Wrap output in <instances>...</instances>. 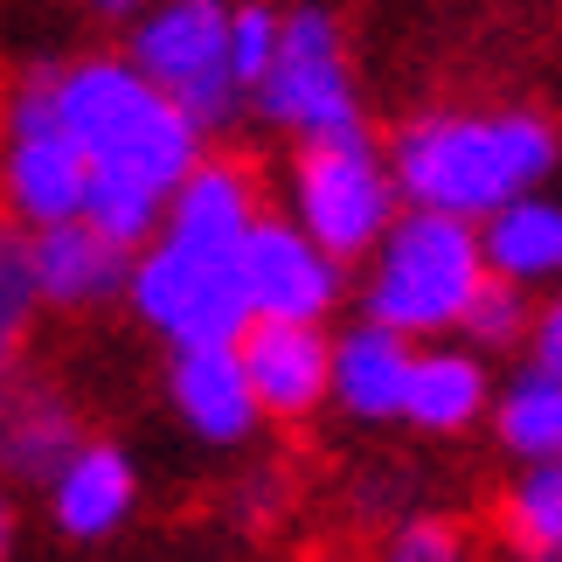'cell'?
I'll return each mask as SVG.
<instances>
[{"instance_id": "obj_6", "label": "cell", "mask_w": 562, "mask_h": 562, "mask_svg": "<svg viewBox=\"0 0 562 562\" xmlns=\"http://www.w3.org/2000/svg\"><path fill=\"white\" fill-rule=\"evenodd\" d=\"M285 215L313 236L319 250H334L340 265H361L382 229L403 215L396 175H389V146H375L369 133L348 139H313L292 160V188H285Z\"/></svg>"}, {"instance_id": "obj_15", "label": "cell", "mask_w": 562, "mask_h": 562, "mask_svg": "<svg viewBox=\"0 0 562 562\" xmlns=\"http://www.w3.org/2000/svg\"><path fill=\"white\" fill-rule=\"evenodd\" d=\"M257 215H265V181H257V167L236 160V154H202L188 167V181L167 194L160 236L194 244V250H215V257H236V244L250 236Z\"/></svg>"}, {"instance_id": "obj_3", "label": "cell", "mask_w": 562, "mask_h": 562, "mask_svg": "<svg viewBox=\"0 0 562 562\" xmlns=\"http://www.w3.org/2000/svg\"><path fill=\"white\" fill-rule=\"evenodd\" d=\"M480 278H486L480 223L445 209H403L382 229V244L361 257V313L409 340H438L459 334V313L472 306Z\"/></svg>"}, {"instance_id": "obj_1", "label": "cell", "mask_w": 562, "mask_h": 562, "mask_svg": "<svg viewBox=\"0 0 562 562\" xmlns=\"http://www.w3.org/2000/svg\"><path fill=\"white\" fill-rule=\"evenodd\" d=\"M562 167V125L535 104H430L389 133V175L403 209H445L486 223L514 194L549 188Z\"/></svg>"}, {"instance_id": "obj_12", "label": "cell", "mask_w": 562, "mask_h": 562, "mask_svg": "<svg viewBox=\"0 0 562 562\" xmlns=\"http://www.w3.org/2000/svg\"><path fill=\"white\" fill-rule=\"evenodd\" d=\"M160 389H167V409L181 417V430L202 438L209 451H244L257 438V424H265L236 348H167Z\"/></svg>"}, {"instance_id": "obj_27", "label": "cell", "mask_w": 562, "mask_h": 562, "mask_svg": "<svg viewBox=\"0 0 562 562\" xmlns=\"http://www.w3.org/2000/svg\"><path fill=\"white\" fill-rule=\"evenodd\" d=\"M21 486H8L0 480V562H14V549H21V501H14Z\"/></svg>"}, {"instance_id": "obj_16", "label": "cell", "mask_w": 562, "mask_h": 562, "mask_svg": "<svg viewBox=\"0 0 562 562\" xmlns=\"http://www.w3.org/2000/svg\"><path fill=\"white\" fill-rule=\"evenodd\" d=\"M409 361L417 340L382 327V319H348L334 334V409L355 424H403V396H409Z\"/></svg>"}, {"instance_id": "obj_21", "label": "cell", "mask_w": 562, "mask_h": 562, "mask_svg": "<svg viewBox=\"0 0 562 562\" xmlns=\"http://www.w3.org/2000/svg\"><path fill=\"white\" fill-rule=\"evenodd\" d=\"M83 223H98L112 244L146 250L167 223V188L133 175V167H91V188H83Z\"/></svg>"}, {"instance_id": "obj_17", "label": "cell", "mask_w": 562, "mask_h": 562, "mask_svg": "<svg viewBox=\"0 0 562 562\" xmlns=\"http://www.w3.org/2000/svg\"><path fill=\"white\" fill-rule=\"evenodd\" d=\"M493 389H501V382H493L480 348H465V340H417L403 424L424 430V438H459V430L486 424Z\"/></svg>"}, {"instance_id": "obj_2", "label": "cell", "mask_w": 562, "mask_h": 562, "mask_svg": "<svg viewBox=\"0 0 562 562\" xmlns=\"http://www.w3.org/2000/svg\"><path fill=\"white\" fill-rule=\"evenodd\" d=\"M56 112L91 167H133L175 194L188 167L209 154V125L188 119L125 49L56 63Z\"/></svg>"}, {"instance_id": "obj_29", "label": "cell", "mask_w": 562, "mask_h": 562, "mask_svg": "<svg viewBox=\"0 0 562 562\" xmlns=\"http://www.w3.org/2000/svg\"><path fill=\"white\" fill-rule=\"evenodd\" d=\"M146 8H154V0H83V14H98V21H119V29H125V21H139Z\"/></svg>"}, {"instance_id": "obj_24", "label": "cell", "mask_w": 562, "mask_h": 562, "mask_svg": "<svg viewBox=\"0 0 562 562\" xmlns=\"http://www.w3.org/2000/svg\"><path fill=\"white\" fill-rule=\"evenodd\" d=\"M278 35H285V8L271 0H229V63H236V83L257 91L278 56Z\"/></svg>"}, {"instance_id": "obj_19", "label": "cell", "mask_w": 562, "mask_h": 562, "mask_svg": "<svg viewBox=\"0 0 562 562\" xmlns=\"http://www.w3.org/2000/svg\"><path fill=\"white\" fill-rule=\"evenodd\" d=\"M486 430H493V445H501V459H514V465L562 459V382L542 375V369H514L493 389Z\"/></svg>"}, {"instance_id": "obj_20", "label": "cell", "mask_w": 562, "mask_h": 562, "mask_svg": "<svg viewBox=\"0 0 562 562\" xmlns=\"http://www.w3.org/2000/svg\"><path fill=\"white\" fill-rule=\"evenodd\" d=\"M493 528L521 562H562V459L514 465L493 501Z\"/></svg>"}, {"instance_id": "obj_13", "label": "cell", "mask_w": 562, "mask_h": 562, "mask_svg": "<svg viewBox=\"0 0 562 562\" xmlns=\"http://www.w3.org/2000/svg\"><path fill=\"white\" fill-rule=\"evenodd\" d=\"M42 501L63 542H112L139 514V459L119 438H83L42 486Z\"/></svg>"}, {"instance_id": "obj_22", "label": "cell", "mask_w": 562, "mask_h": 562, "mask_svg": "<svg viewBox=\"0 0 562 562\" xmlns=\"http://www.w3.org/2000/svg\"><path fill=\"white\" fill-rule=\"evenodd\" d=\"M35 313H42V292H35V265H29V229L0 223V382L14 369H29Z\"/></svg>"}, {"instance_id": "obj_9", "label": "cell", "mask_w": 562, "mask_h": 562, "mask_svg": "<svg viewBox=\"0 0 562 562\" xmlns=\"http://www.w3.org/2000/svg\"><path fill=\"white\" fill-rule=\"evenodd\" d=\"M236 278L257 319H313L327 327L348 299V265L334 250H319L292 215H257L250 236L236 244Z\"/></svg>"}, {"instance_id": "obj_11", "label": "cell", "mask_w": 562, "mask_h": 562, "mask_svg": "<svg viewBox=\"0 0 562 562\" xmlns=\"http://www.w3.org/2000/svg\"><path fill=\"white\" fill-rule=\"evenodd\" d=\"M91 438L77 396L42 369H14L0 382V480L8 486H49L56 465Z\"/></svg>"}, {"instance_id": "obj_10", "label": "cell", "mask_w": 562, "mask_h": 562, "mask_svg": "<svg viewBox=\"0 0 562 562\" xmlns=\"http://www.w3.org/2000/svg\"><path fill=\"white\" fill-rule=\"evenodd\" d=\"M265 424H306L334 403V327L313 319H250L236 340Z\"/></svg>"}, {"instance_id": "obj_18", "label": "cell", "mask_w": 562, "mask_h": 562, "mask_svg": "<svg viewBox=\"0 0 562 562\" xmlns=\"http://www.w3.org/2000/svg\"><path fill=\"white\" fill-rule=\"evenodd\" d=\"M480 244H486L493 278H514L528 292H555L562 285V194L555 188L514 194L507 209H493L480 223Z\"/></svg>"}, {"instance_id": "obj_7", "label": "cell", "mask_w": 562, "mask_h": 562, "mask_svg": "<svg viewBox=\"0 0 562 562\" xmlns=\"http://www.w3.org/2000/svg\"><path fill=\"white\" fill-rule=\"evenodd\" d=\"M125 306L167 348H236L257 319L244 299V278H236V257L175 244V236H154L146 250H133Z\"/></svg>"}, {"instance_id": "obj_8", "label": "cell", "mask_w": 562, "mask_h": 562, "mask_svg": "<svg viewBox=\"0 0 562 562\" xmlns=\"http://www.w3.org/2000/svg\"><path fill=\"white\" fill-rule=\"evenodd\" d=\"M125 56L209 133L236 125L250 104L229 63V0H154L139 21H125Z\"/></svg>"}, {"instance_id": "obj_28", "label": "cell", "mask_w": 562, "mask_h": 562, "mask_svg": "<svg viewBox=\"0 0 562 562\" xmlns=\"http://www.w3.org/2000/svg\"><path fill=\"white\" fill-rule=\"evenodd\" d=\"M278 486H285V480H278V472H257V480H250L244 493H236V501H244V514H250V521H265V514H271Z\"/></svg>"}, {"instance_id": "obj_4", "label": "cell", "mask_w": 562, "mask_h": 562, "mask_svg": "<svg viewBox=\"0 0 562 562\" xmlns=\"http://www.w3.org/2000/svg\"><path fill=\"white\" fill-rule=\"evenodd\" d=\"M91 160L56 112V63H35L0 98V223L49 229L83 215Z\"/></svg>"}, {"instance_id": "obj_26", "label": "cell", "mask_w": 562, "mask_h": 562, "mask_svg": "<svg viewBox=\"0 0 562 562\" xmlns=\"http://www.w3.org/2000/svg\"><path fill=\"white\" fill-rule=\"evenodd\" d=\"M528 369H542V375H555L562 382V285L535 306V327H528Z\"/></svg>"}, {"instance_id": "obj_14", "label": "cell", "mask_w": 562, "mask_h": 562, "mask_svg": "<svg viewBox=\"0 0 562 562\" xmlns=\"http://www.w3.org/2000/svg\"><path fill=\"white\" fill-rule=\"evenodd\" d=\"M29 265H35V292L49 313H98L125 299V278H133V250L112 244L98 223H49L29 229Z\"/></svg>"}, {"instance_id": "obj_5", "label": "cell", "mask_w": 562, "mask_h": 562, "mask_svg": "<svg viewBox=\"0 0 562 562\" xmlns=\"http://www.w3.org/2000/svg\"><path fill=\"white\" fill-rule=\"evenodd\" d=\"M250 112L265 119L271 133L299 139V146L369 133V119H361V83L348 70V42H340L334 8H319V0L285 8V35H278V56H271L265 83L250 91Z\"/></svg>"}, {"instance_id": "obj_25", "label": "cell", "mask_w": 562, "mask_h": 562, "mask_svg": "<svg viewBox=\"0 0 562 562\" xmlns=\"http://www.w3.org/2000/svg\"><path fill=\"white\" fill-rule=\"evenodd\" d=\"M382 562H480L472 535L445 514H403L382 542Z\"/></svg>"}, {"instance_id": "obj_23", "label": "cell", "mask_w": 562, "mask_h": 562, "mask_svg": "<svg viewBox=\"0 0 562 562\" xmlns=\"http://www.w3.org/2000/svg\"><path fill=\"white\" fill-rule=\"evenodd\" d=\"M528 327H535V292L514 285V278H493V271L480 278L472 306L459 313V340H465V348H480L486 361L528 348Z\"/></svg>"}]
</instances>
